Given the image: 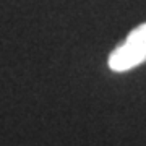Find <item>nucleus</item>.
Segmentation results:
<instances>
[{
  "instance_id": "1",
  "label": "nucleus",
  "mask_w": 146,
  "mask_h": 146,
  "mask_svg": "<svg viewBox=\"0 0 146 146\" xmlns=\"http://www.w3.org/2000/svg\"><path fill=\"white\" fill-rule=\"evenodd\" d=\"M146 62V23L136 26L109 57V67L114 72H127Z\"/></svg>"
}]
</instances>
